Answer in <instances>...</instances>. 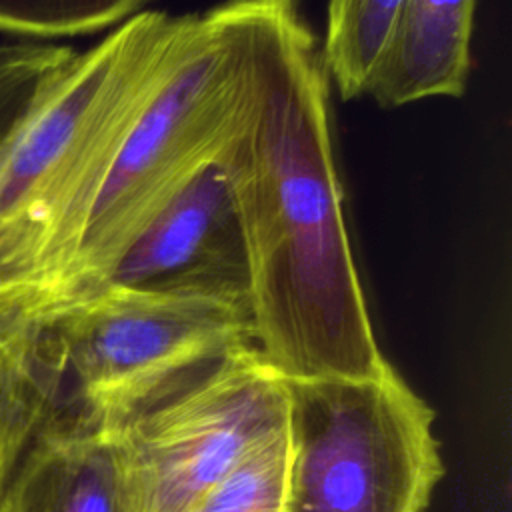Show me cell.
Masks as SVG:
<instances>
[{"label": "cell", "mask_w": 512, "mask_h": 512, "mask_svg": "<svg viewBox=\"0 0 512 512\" xmlns=\"http://www.w3.org/2000/svg\"><path fill=\"white\" fill-rule=\"evenodd\" d=\"M234 4L244 102L216 162L242 226L254 346L288 380L390 376L344 220L318 40L298 0Z\"/></svg>", "instance_id": "obj_1"}, {"label": "cell", "mask_w": 512, "mask_h": 512, "mask_svg": "<svg viewBox=\"0 0 512 512\" xmlns=\"http://www.w3.org/2000/svg\"><path fill=\"white\" fill-rule=\"evenodd\" d=\"M198 14L140 10L74 52L0 152V310L38 320L134 122Z\"/></svg>", "instance_id": "obj_2"}, {"label": "cell", "mask_w": 512, "mask_h": 512, "mask_svg": "<svg viewBox=\"0 0 512 512\" xmlns=\"http://www.w3.org/2000/svg\"><path fill=\"white\" fill-rule=\"evenodd\" d=\"M242 102L236 4L226 0L198 12L184 54L134 122L38 324L104 284L146 222L218 158L238 124Z\"/></svg>", "instance_id": "obj_3"}, {"label": "cell", "mask_w": 512, "mask_h": 512, "mask_svg": "<svg viewBox=\"0 0 512 512\" xmlns=\"http://www.w3.org/2000/svg\"><path fill=\"white\" fill-rule=\"evenodd\" d=\"M286 382V512H424L444 466L434 412L394 370Z\"/></svg>", "instance_id": "obj_4"}, {"label": "cell", "mask_w": 512, "mask_h": 512, "mask_svg": "<svg viewBox=\"0 0 512 512\" xmlns=\"http://www.w3.org/2000/svg\"><path fill=\"white\" fill-rule=\"evenodd\" d=\"M76 412L116 426L230 350L254 344L248 298L108 284L40 324Z\"/></svg>", "instance_id": "obj_5"}, {"label": "cell", "mask_w": 512, "mask_h": 512, "mask_svg": "<svg viewBox=\"0 0 512 512\" xmlns=\"http://www.w3.org/2000/svg\"><path fill=\"white\" fill-rule=\"evenodd\" d=\"M286 428V382L244 344L112 426L132 512H182Z\"/></svg>", "instance_id": "obj_6"}, {"label": "cell", "mask_w": 512, "mask_h": 512, "mask_svg": "<svg viewBox=\"0 0 512 512\" xmlns=\"http://www.w3.org/2000/svg\"><path fill=\"white\" fill-rule=\"evenodd\" d=\"M108 284L248 298L242 226L216 160L198 170L132 238L102 286Z\"/></svg>", "instance_id": "obj_7"}, {"label": "cell", "mask_w": 512, "mask_h": 512, "mask_svg": "<svg viewBox=\"0 0 512 512\" xmlns=\"http://www.w3.org/2000/svg\"><path fill=\"white\" fill-rule=\"evenodd\" d=\"M0 512H132L112 428L58 410L12 470Z\"/></svg>", "instance_id": "obj_8"}, {"label": "cell", "mask_w": 512, "mask_h": 512, "mask_svg": "<svg viewBox=\"0 0 512 512\" xmlns=\"http://www.w3.org/2000/svg\"><path fill=\"white\" fill-rule=\"evenodd\" d=\"M474 10L476 0H402L366 94L382 108L462 96Z\"/></svg>", "instance_id": "obj_9"}, {"label": "cell", "mask_w": 512, "mask_h": 512, "mask_svg": "<svg viewBox=\"0 0 512 512\" xmlns=\"http://www.w3.org/2000/svg\"><path fill=\"white\" fill-rule=\"evenodd\" d=\"M62 378L44 328L0 310V496L32 438L60 410Z\"/></svg>", "instance_id": "obj_10"}, {"label": "cell", "mask_w": 512, "mask_h": 512, "mask_svg": "<svg viewBox=\"0 0 512 512\" xmlns=\"http://www.w3.org/2000/svg\"><path fill=\"white\" fill-rule=\"evenodd\" d=\"M402 0H328L322 58L344 100L366 94Z\"/></svg>", "instance_id": "obj_11"}, {"label": "cell", "mask_w": 512, "mask_h": 512, "mask_svg": "<svg viewBox=\"0 0 512 512\" xmlns=\"http://www.w3.org/2000/svg\"><path fill=\"white\" fill-rule=\"evenodd\" d=\"M150 0H0V34L54 42L110 30Z\"/></svg>", "instance_id": "obj_12"}, {"label": "cell", "mask_w": 512, "mask_h": 512, "mask_svg": "<svg viewBox=\"0 0 512 512\" xmlns=\"http://www.w3.org/2000/svg\"><path fill=\"white\" fill-rule=\"evenodd\" d=\"M286 428L252 448L182 512H286Z\"/></svg>", "instance_id": "obj_13"}, {"label": "cell", "mask_w": 512, "mask_h": 512, "mask_svg": "<svg viewBox=\"0 0 512 512\" xmlns=\"http://www.w3.org/2000/svg\"><path fill=\"white\" fill-rule=\"evenodd\" d=\"M74 52L56 42L0 40V152Z\"/></svg>", "instance_id": "obj_14"}]
</instances>
